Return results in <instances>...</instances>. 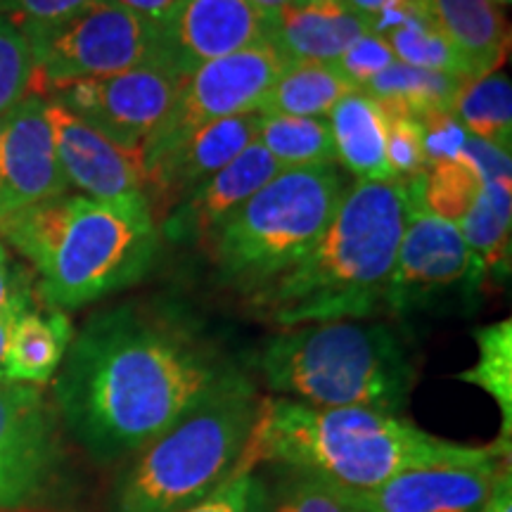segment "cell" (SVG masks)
<instances>
[{"instance_id": "cell-1", "label": "cell", "mask_w": 512, "mask_h": 512, "mask_svg": "<svg viewBox=\"0 0 512 512\" xmlns=\"http://www.w3.org/2000/svg\"><path fill=\"white\" fill-rule=\"evenodd\" d=\"M233 368L181 313L119 304L72 337L55 375V408L98 463H117L169 430Z\"/></svg>"}, {"instance_id": "cell-2", "label": "cell", "mask_w": 512, "mask_h": 512, "mask_svg": "<svg viewBox=\"0 0 512 512\" xmlns=\"http://www.w3.org/2000/svg\"><path fill=\"white\" fill-rule=\"evenodd\" d=\"M510 456V444L439 439L401 415L370 408H318L283 396L261 399L247 448L249 467L316 477L339 491H368L406 470Z\"/></svg>"}, {"instance_id": "cell-3", "label": "cell", "mask_w": 512, "mask_h": 512, "mask_svg": "<svg viewBox=\"0 0 512 512\" xmlns=\"http://www.w3.org/2000/svg\"><path fill=\"white\" fill-rule=\"evenodd\" d=\"M0 238L34 266L43 304L64 313L138 285L162 245L143 192L112 200L67 192L5 219Z\"/></svg>"}, {"instance_id": "cell-4", "label": "cell", "mask_w": 512, "mask_h": 512, "mask_svg": "<svg viewBox=\"0 0 512 512\" xmlns=\"http://www.w3.org/2000/svg\"><path fill=\"white\" fill-rule=\"evenodd\" d=\"M406 216L403 181H358L344 188L311 254L252 294L249 304L278 328L370 318L384 309Z\"/></svg>"}, {"instance_id": "cell-5", "label": "cell", "mask_w": 512, "mask_h": 512, "mask_svg": "<svg viewBox=\"0 0 512 512\" xmlns=\"http://www.w3.org/2000/svg\"><path fill=\"white\" fill-rule=\"evenodd\" d=\"M254 368L273 396L318 408L401 415L415 384L403 337L368 318L283 328L259 349Z\"/></svg>"}, {"instance_id": "cell-6", "label": "cell", "mask_w": 512, "mask_h": 512, "mask_svg": "<svg viewBox=\"0 0 512 512\" xmlns=\"http://www.w3.org/2000/svg\"><path fill=\"white\" fill-rule=\"evenodd\" d=\"M259 411L254 382L233 368L131 458L117 484L114 512H183L214 494L249 467L247 448Z\"/></svg>"}, {"instance_id": "cell-7", "label": "cell", "mask_w": 512, "mask_h": 512, "mask_svg": "<svg viewBox=\"0 0 512 512\" xmlns=\"http://www.w3.org/2000/svg\"><path fill=\"white\" fill-rule=\"evenodd\" d=\"M342 192L335 164L280 171L223 223L207 247L221 283L249 299L283 278L323 238Z\"/></svg>"}, {"instance_id": "cell-8", "label": "cell", "mask_w": 512, "mask_h": 512, "mask_svg": "<svg viewBox=\"0 0 512 512\" xmlns=\"http://www.w3.org/2000/svg\"><path fill=\"white\" fill-rule=\"evenodd\" d=\"M27 41L34 53L36 95L81 79L152 64L164 67L159 31L107 0L88 5L67 22L29 34Z\"/></svg>"}, {"instance_id": "cell-9", "label": "cell", "mask_w": 512, "mask_h": 512, "mask_svg": "<svg viewBox=\"0 0 512 512\" xmlns=\"http://www.w3.org/2000/svg\"><path fill=\"white\" fill-rule=\"evenodd\" d=\"M287 67L290 62L271 43H261L192 72L183 81L171 110L147 138L143 147L145 171L204 126L259 112L264 95Z\"/></svg>"}, {"instance_id": "cell-10", "label": "cell", "mask_w": 512, "mask_h": 512, "mask_svg": "<svg viewBox=\"0 0 512 512\" xmlns=\"http://www.w3.org/2000/svg\"><path fill=\"white\" fill-rule=\"evenodd\" d=\"M60 415L41 387L0 380V512L46 505L64 479Z\"/></svg>"}, {"instance_id": "cell-11", "label": "cell", "mask_w": 512, "mask_h": 512, "mask_svg": "<svg viewBox=\"0 0 512 512\" xmlns=\"http://www.w3.org/2000/svg\"><path fill=\"white\" fill-rule=\"evenodd\" d=\"M482 283V273L477 271L456 223L441 221L420 209L408 211L392 278L384 294V311L401 318L432 309L453 292L470 299Z\"/></svg>"}, {"instance_id": "cell-12", "label": "cell", "mask_w": 512, "mask_h": 512, "mask_svg": "<svg viewBox=\"0 0 512 512\" xmlns=\"http://www.w3.org/2000/svg\"><path fill=\"white\" fill-rule=\"evenodd\" d=\"M183 79L162 64L98 79H81L53 91L55 102L126 150H143L171 110Z\"/></svg>"}, {"instance_id": "cell-13", "label": "cell", "mask_w": 512, "mask_h": 512, "mask_svg": "<svg viewBox=\"0 0 512 512\" xmlns=\"http://www.w3.org/2000/svg\"><path fill=\"white\" fill-rule=\"evenodd\" d=\"M271 22L247 0H181L157 29L164 67L185 81L204 64L268 43Z\"/></svg>"}, {"instance_id": "cell-14", "label": "cell", "mask_w": 512, "mask_h": 512, "mask_svg": "<svg viewBox=\"0 0 512 512\" xmlns=\"http://www.w3.org/2000/svg\"><path fill=\"white\" fill-rule=\"evenodd\" d=\"M55 152L48 102L31 93L3 117L0 140V223L17 211L67 195Z\"/></svg>"}, {"instance_id": "cell-15", "label": "cell", "mask_w": 512, "mask_h": 512, "mask_svg": "<svg viewBox=\"0 0 512 512\" xmlns=\"http://www.w3.org/2000/svg\"><path fill=\"white\" fill-rule=\"evenodd\" d=\"M510 456L406 470L368 491H339L358 512H477Z\"/></svg>"}, {"instance_id": "cell-16", "label": "cell", "mask_w": 512, "mask_h": 512, "mask_svg": "<svg viewBox=\"0 0 512 512\" xmlns=\"http://www.w3.org/2000/svg\"><path fill=\"white\" fill-rule=\"evenodd\" d=\"M261 126L259 112L238 114L204 126L183 145L171 150L145 171L143 195L150 202L157 223L166 219L171 209L195 195L209 178L252 145Z\"/></svg>"}, {"instance_id": "cell-17", "label": "cell", "mask_w": 512, "mask_h": 512, "mask_svg": "<svg viewBox=\"0 0 512 512\" xmlns=\"http://www.w3.org/2000/svg\"><path fill=\"white\" fill-rule=\"evenodd\" d=\"M48 102L55 152L69 188L95 200H112L145 188L143 150H126L74 117L60 102Z\"/></svg>"}, {"instance_id": "cell-18", "label": "cell", "mask_w": 512, "mask_h": 512, "mask_svg": "<svg viewBox=\"0 0 512 512\" xmlns=\"http://www.w3.org/2000/svg\"><path fill=\"white\" fill-rule=\"evenodd\" d=\"M280 166L268 155L266 147L254 140L233 162L223 166L214 178H209L195 195L178 204L159 223V233L166 240L181 245H200L207 249L223 223L256 195L266 183L280 174Z\"/></svg>"}, {"instance_id": "cell-19", "label": "cell", "mask_w": 512, "mask_h": 512, "mask_svg": "<svg viewBox=\"0 0 512 512\" xmlns=\"http://www.w3.org/2000/svg\"><path fill=\"white\" fill-rule=\"evenodd\" d=\"M368 34V24L344 0L290 5L273 17L268 43L287 62L332 64L351 43Z\"/></svg>"}, {"instance_id": "cell-20", "label": "cell", "mask_w": 512, "mask_h": 512, "mask_svg": "<svg viewBox=\"0 0 512 512\" xmlns=\"http://www.w3.org/2000/svg\"><path fill=\"white\" fill-rule=\"evenodd\" d=\"M427 5L467 81L498 72L508 55L510 31L491 0H427Z\"/></svg>"}, {"instance_id": "cell-21", "label": "cell", "mask_w": 512, "mask_h": 512, "mask_svg": "<svg viewBox=\"0 0 512 512\" xmlns=\"http://www.w3.org/2000/svg\"><path fill=\"white\" fill-rule=\"evenodd\" d=\"M366 24L368 34L382 38L392 48L396 62L465 79L463 67L434 22L427 0L392 3L368 17Z\"/></svg>"}, {"instance_id": "cell-22", "label": "cell", "mask_w": 512, "mask_h": 512, "mask_svg": "<svg viewBox=\"0 0 512 512\" xmlns=\"http://www.w3.org/2000/svg\"><path fill=\"white\" fill-rule=\"evenodd\" d=\"M72 337L74 328L67 313L57 309L36 311L31 306L12 330L0 363V380L43 387L60 370Z\"/></svg>"}, {"instance_id": "cell-23", "label": "cell", "mask_w": 512, "mask_h": 512, "mask_svg": "<svg viewBox=\"0 0 512 512\" xmlns=\"http://www.w3.org/2000/svg\"><path fill=\"white\" fill-rule=\"evenodd\" d=\"M335 155L358 181H396L387 162L384 117L380 102L351 91L332 107L328 117Z\"/></svg>"}, {"instance_id": "cell-24", "label": "cell", "mask_w": 512, "mask_h": 512, "mask_svg": "<svg viewBox=\"0 0 512 512\" xmlns=\"http://www.w3.org/2000/svg\"><path fill=\"white\" fill-rule=\"evenodd\" d=\"M351 91L354 88L330 64L294 62L264 95L259 114H264V117L325 119L332 107Z\"/></svg>"}, {"instance_id": "cell-25", "label": "cell", "mask_w": 512, "mask_h": 512, "mask_svg": "<svg viewBox=\"0 0 512 512\" xmlns=\"http://www.w3.org/2000/svg\"><path fill=\"white\" fill-rule=\"evenodd\" d=\"M465 83L467 81L460 76L394 62L392 67L363 83L361 93L384 102V105L403 107L415 117H422L427 112L453 110Z\"/></svg>"}, {"instance_id": "cell-26", "label": "cell", "mask_w": 512, "mask_h": 512, "mask_svg": "<svg viewBox=\"0 0 512 512\" xmlns=\"http://www.w3.org/2000/svg\"><path fill=\"white\" fill-rule=\"evenodd\" d=\"M406 183V209H420L437 216L441 221L460 226L470 209L475 207L482 178L477 169L460 157L458 162L427 166L418 176L408 178Z\"/></svg>"}, {"instance_id": "cell-27", "label": "cell", "mask_w": 512, "mask_h": 512, "mask_svg": "<svg viewBox=\"0 0 512 512\" xmlns=\"http://www.w3.org/2000/svg\"><path fill=\"white\" fill-rule=\"evenodd\" d=\"M256 140L283 171L316 169L337 162L328 119L264 117Z\"/></svg>"}, {"instance_id": "cell-28", "label": "cell", "mask_w": 512, "mask_h": 512, "mask_svg": "<svg viewBox=\"0 0 512 512\" xmlns=\"http://www.w3.org/2000/svg\"><path fill=\"white\" fill-rule=\"evenodd\" d=\"M460 124L472 138L510 152L512 143V86L508 74L494 72L467 81L453 105Z\"/></svg>"}, {"instance_id": "cell-29", "label": "cell", "mask_w": 512, "mask_h": 512, "mask_svg": "<svg viewBox=\"0 0 512 512\" xmlns=\"http://www.w3.org/2000/svg\"><path fill=\"white\" fill-rule=\"evenodd\" d=\"M477 361L475 366L456 375V380L475 384L496 401L501 411V437L510 444L512 434V320L484 325L475 330Z\"/></svg>"}, {"instance_id": "cell-30", "label": "cell", "mask_w": 512, "mask_h": 512, "mask_svg": "<svg viewBox=\"0 0 512 512\" xmlns=\"http://www.w3.org/2000/svg\"><path fill=\"white\" fill-rule=\"evenodd\" d=\"M273 482L259 477V505L256 512H358L335 486L316 477L280 470Z\"/></svg>"}, {"instance_id": "cell-31", "label": "cell", "mask_w": 512, "mask_h": 512, "mask_svg": "<svg viewBox=\"0 0 512 512\" xmlns=\"http://www.w3.org/2000/svg\"><path fill=\"white\" fill-rule=\"evenodd\" d=\"M34 88L36 67L27 36L0 15V117L34 93Z\"/></svg>"}, {"instance_id": "cell-32", "label": "cell", "mask_w": 512, "mask_h": 512, "mask_svg": "<svg viewBox=\"0 0 512 512\" xmlns=\"http://www.w3.org/2000/svg\"><path fill=\"white\" fill-rule=\"evenodd\" d=\"M384 145L387 162L396 181H408L425 171V152H422V126L420 119L403 107L384 105Z\"/></svg>"}, {"instance_id": "cell-33", "label": "cell", "mask_w": 512, "mask_h": 512, "mask_svg": "<svg viewBox=\"0 0 512 512\" xmlns=\"http://www.w3.org/2000/svg\"><path fill=\"white\" fill-rule=\"evenodd\" d=\"M98 0H0V15L8 17L24 36L50 29L79 15Z\"/></svg>"}, {"instance_id": "cell-34", "label": "cell", "mask_w": 512, "mask_h": 512, "mask_svg": "<svg viewBox=\"0 0 512 512\" xmlns=\"http://www.w3.org/2000/svg\"><path fill=\"white\" fill-rule=\"evenodd\" d=\"M396 62L392 48L377 38L375 34H363L358 41L344 50L335 62L330 64L335 72L349 83L354 91H361L363 83H368L384 69H389Z\"/></svg>"}, {"instance_id": "cell-35", "label": "cell", "mask_w": 512, "mask_h": 512, "mask_svg": "<svg viewBox=\"0 0 512 512\" xmlns=\"http://www.w3.org/2000/svg\"><path fill=\"white\" fill-rule=\"evenodd\" d=\"M422 152H425L427 166L458 162L463 157L467 131L460 124L453 110H437L422 114Z\"/></svg>"}, {"instance_id": "cell-36", "label": "cell", "mask_w": 512, "mask_h": 512, "mask_svg": "<svg viewBox=\"0 0 512 512\" xmlns=\"http://www.w3.org/2000/svg\"><path fill=\"white\" fill-rule=\"evenodd\" d=\"M259 505V475L256 470H240L214 494L202 498L183 512H256Z\"/></svg>"}, {"instance_id": "cell-37", "label": "cell", "mask_w": 512, "mask_h": 512, "mask_svg": "<svg viewBox=\"0 0 512 512\" xmlns=\"http://www.w3.org/2000/svg\"><path fill=\"white\" fill-rule=\"evenodd\" d=\"M34 306V283L27 275V271L19 268L15 287H12L8 302L0 306V363H3L5 349H8L10 335L15 330V323L24 311H29Z\"/></svg>"}, {"instance_id": "cell-38", "label": "cell", "mask_w": 512, "mask_h": 512, "mask_svg": "<svg viewBox=\"0 0 512 512\" xmlns=\"http://www.w3.org/2000/svg\"><path fill=\"white\" fill-rule=\"evenodd\" d=\"M107 3L131 12V15L140 17L155 29H162L169 22V17L174 15L178 5H181V0H107Z\"/></svg>"}, {"instance_id": "cell-39", "label": "cell", "mask_w": 512, "mask_h": 512, "mask_svg": "<svg viewBox=\"0 0 512 512\" xmlns=\"http://www.w3.org/2000/svg\"><path fill=\"white\" fill-rule=\"evenodd\" d=\"M477 512H512V472L510 465H505L501 475L496 477L491 494L486 496L482 508Z\"/></svg>"}, {"instance_id": "cell-40", "label": "cell", "mask_w": 512, "mask_h": 512, "mask_svg": "<svg viewBox=\"0 0 512 512\" xmlns=\"http://www.w3.org/2000/svg\"><path fill=\"white\" fill-rule=\"evenodd\" d=\"M17 273H19V266H12L8 247L0 242V306L8 302L12 287H15Z\"/></svg>"}, {"instance_id": "cell-41", "label": "cell", "mask_w": 512, "mask_h": 512, "mask_svg": "<svg viewBox=\"0 0 512 512\" xmlns=\"http://www.w3.org/2000/svg\"><path fill=\"white\" fill-rule=\"evenodd\" d=\"M344 3H347L349 8L356 12V15H361L363 19H368V17H373L375 12H380L382 8H387V5L401 3V0H344Z\"/></svg>"}, {"instance_id": "cell-42", "label": "cell", "mask_w": 512, "mask_h": 512, "mask_svg": "<svg viewBox=\"0 0 512 512\" xmlns=\"http://www.w3.org/2000/svg\"><path fill=\"white\" fill-rule=\"evenodd\" d=\"M247 3H252L254 8L264 12V15L275 17V15H280L283 10L290 8L292 0H247Z\"/></svg>"}, {"instance_id": "cell-43", "label": "cell", "mask_w": 512, "mask_h": 512, "mask_svg": "<svg viewBox=\"0 0 512 512\" xmlns=\"http://www.w3.org/2000/svg\"><path fill=\"white\" fill-rule=\"evenodd\" d=\"M491 3H494L498 10H508V8H510V3H512V0H491Z\"/></svg>"}, {"instance_id": "cell-44", "label": "cell", "mask_w": 512, "mask_h": 512, "mask_svg": "<svg viewBox=\"0 0 512 512\" xmlns=\"http://www.w3.org/2000/svg\"><path fill=\"white\" fill-rule=\"evenodd\" d=\"M311 3H323V0H292V5H311Z\"/></svg>"}, {"instance_id": "cell-45", "label": "cell", "mask_w": 512, "mask_h": 512, "mask_svg": "<svg viewBox=\"0 0 512 512\" xmlns=\"http://www.w3.org/2000/svg\"><path fill=\"white\" fill-rule=\"evenodd\" d=\"M0 140H3V117H0Z\"/></svg>"}]
</instances>
